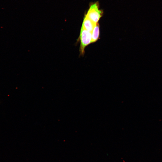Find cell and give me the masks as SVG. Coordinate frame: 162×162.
Instances as JSON below:
<instances>
[{
  "instance_id": "2",
  "label": "cell",
  "mask_w": 162,
  "mask_h": 162,
  "mask_svg": "<svg viewBox=\"0 0 162 162\" xmlns=\"http://www.w3.org/2000/svg\"><path fill=\"white\" fill-rule=\"evenodd\" d=\"M80 42L79 51L80 55L83 56L86 46L91 43L92 33L81 27L79 37Z\"/></svg>"
},
{
  "instance_id": "3",
  "label": "cell",
  "mask_w": 162,
  "mask_h": 162,
  "mask_svg": "<svg viewBox=\"0 0 162 162\" xmlns=\"http://www.w3.org/2000/svg\"><path fill=\"white\" fill-rule=\"evenodd\" d=\"M96 24L85 16L81 27L92 32Z\"/></svg>"
},
{
  "instance_id": "1",
  "label": "cell",
  "mask_w": 162,
  "mask_h": 162,
  "mask_svg": "<svg viewBox=\"0 0 162 162\" xmlns=\"http://www.w3.org/2000/svg\"><path fill=\"white\" fill-rule=\"evenodd\" d=\"M99 3L96 2L90 4L85 16L95 24L98 23L102 16L103 12L99 9Z\"/></svg>"
},
{
  "instance_id": "4",
  "label": "cell",
  "mask_w": 162,
  "mask_h": 162,
  "mask_svg": "<svg viewBox=\"0 0 162 162\" xmlns=\"http://www.w3.org/2000/svg\"><path fill=\"white\" fill-rule=\"evenodd\" d=\"M100 26L98 23L96 24L92 32V40L91 43L95 42L99 38Z\"/></svg>"
}]
</instances>
